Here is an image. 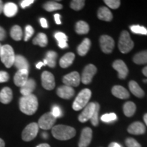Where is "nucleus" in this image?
<instances>
[{
    "mask_svg": "<svg viewBox=\"0 0 147 147\" xmlns=\"http://www.w3.org/2000/svg\"><path fill=\"white\" fill-rule=\"evenodd\" d=\"M113 68L118 71L119 78L125 79L128 74V68L126 64L122 60H116L113 64Z\"/></svg>",
    "mask_w": 147,
    "mask_h": 147,
    "instance_id": "2eb2a0df",
    "label": "nucleus"
},
{
    "mask_svg": "<svg viewBox=\"0 0 147 147\" xmlns=\"http://www.w3.org/2000/svg\"><path fill=\"white\" fill-rule=\"evenodd\" d=\"M40 24H41V26L44 28H47L48 27L47 21L45 18H40Z\"/></svg>",
    "mask_w": 147,
    "mask_h": 147,
    "instance_id": "49530a36",
    "label": "nucleus"
},
{
    "mask_svg": "<svg viewBox=\"0 0 147 147\" xmlns=\"http://www.w3.org/2000/svg\"><path fill=\"white\" fill-rule=\"evenodd\" d=\"M1 48H2V46H1V44H0V54H1Z\"/></svg>",
    "mask_w": 147,
    "mask_h": 147,
    "instance_id": "13d9d810",
    "label": "nucleus"
},
{
    "mask_svg": "<svg viewBox=\"0 0 147 147\" xmlns=\"http://www.w3.org/2000/svg\"><path fill=\"white\" fill-rule=\"evenodd\" d=\"M34 2V0H23V1H22V2L21 3V6L22 7V8L25 9V8H27V7L32 5Z\"/></svg>",
    "mask_w": 147,
    "mask_h": 147,
    "instance_id": "c03bdc74",
    "label": "nucleus"
},
{
    "mask_svg": "<svg viewBox=\"0 0 147 147\" xmlns=\"http://www.w3.org/2000/svg\"><path fill=\"white\" fill-rule=\"evenodd\" d=\"M34 34V29L31 25H27L25 27V41L27 42L30 39L31 37Z\"/></svg>",
    "mask_w": 147,
    "mask_h": 147,
    "instance_id": "ea45409f",
    "label": "nucleus"
},
{
    "mask_svg": "<svg viewBox=\"0 0 147 147\" xmlns=\"http://www.w3.org/2000/svg\"><path fill=\"white\" fill-rule=\"evenodd\" d=\"M57 54L55 51H49L46 54V57L44 59L43 63L45 65H47L50 67H55L56 65V60Z\"/></svg>",
    "mask_w": 147,
    "mask_h": 147,
    "instance_id": "a878e982",
    "label": "nucleus"
},
{
    "mask_svg": "<svg viewBox=\"0 0 147 147\" xmlns=\"http://www.w3.org/2000/svg\"><path fill=\"white\" fill-rule=\"evenodd\" d=\"M9 80V74L6 71H0V83L5 82Z\"/></svg>",
    "mask_w": 147,
    "mask_h": 147,
    "instance_id": "37998d69",
    "label": "nucleus"
},
{
    "mask_svg": "<svg viewBox=\"0 0 147 147\" xmlns=\"http://www.w3.org/2000/svg\"><path fill=\"white\" fill-rule=\"evenodd\" d=\"M14 65L18 70H21V69H27V70H28L29 66L28 61H27L26 59L20 55H15Z\"/></svg>",
    "mask_w": 147,
    "mask_h": 147,
    "instance_id": "412c9836",
    "label": "nucleus"
},
{
    "mask_svg": "<svg viewBox=\"0 0 147 147\" xmlns=\"http://www.w3.org/2000/svg\"><path fill=\"white\" fill-rule=\"evenodd\" d=\"M75 58V55L72 53H68L64 55L59 61V65L62 68H67L72 64Z\"/></svg>",
    "mask_w": 147,
    "mask_h": 147,
    "instance_id": "5701e85b",
    "label": "nucleus"
},
{
    "mask_svg": "<svg viewBox=\"0 0 147 147\" xmlns=\"http://www.w3.org/2000/svg\"><path fill=\"white\" fill-rule=\"evenodd\" d=\"M43 8L45 10L48 11V12H53V11L62 9L63 5L56 2V1H49V2H47L44 4Z\"/></svg>",
    "mask_w": 147,
    "mask_h": 147,
    "instance_id": "72a5a7b5",
    "label": "nucleus"
},
{
    "mask_svg": "<svg viewBox=\"0 0 147 147\" xmlns=\"http://www.w3.org/2000/svg\"><path fill=\"white\" fill-rule=\"evenodd\" d=\"M0 147H5V142L1 138H0Z\"/></svg>",
    "mask_w": 147,
    "mask_h": 147,
    "instance_id": "5fc2aeb1",
    "label": "nucleus"
},
{
    "mask_svg": "<svg viewBox=\"0 0 147 147\" xmlns=\"http://www.w3.org/2000/svg\"><path fill=\"white\" fill-rule=\"evenodd\" d=\"M99 112H100V105L98 103H95V109L93 115L92 116L91 119H90L91 121V123L93 126H97L99 123Z\"/></svg>",
    "mask_w": 147,
    "mask_h": 147,
    "instance_id": "f704fd0d",
    "label": "nucleus"
},
{
    "mask_svg": "<svg viewBox=\"0 0 147 147\" xmlns=\"http://www.w3.org/2000/svg\"><path fill=\"white\" fill-rule=\"evenodd\" d=\"M6 37V32L5 29L0 26V41H3Z\"/></svg>",
    "mask_w": 147,
    "mask_h": 147,
    "instance_id": "a18cd8bd",
    "label": "nucleus"
},
{
    "mask_svg": "<svg viewBox=\"0 0 147 147\" xmlns=\"http://www.w3.org/2000/svg\"><path fill=\"white\" fill-rule=\"evenodd\" d=\"M55 38L57 40L58 45L61 49H65L68 47L67 43V37L65 34L62 32H57L55 34Z\"/></svg>",
    "mask_w": 147,
    "mask_h": 147,
    "instance_id": "c85d7f7f",
    "label": "nucleus"
},
{
    "mask_svg": "<svg viewBox=\"0 0 147 147\" xmlns=\"http://www.w3.org/2000/svg\"><path fill=\"white\" fill-rule=\"evenodd\" d=\"M36 86V83L34 79H28V80L26 82V83L24 84L23 87H21L20 92H21V93L23 95V96L31 95L32 94V92L34 91Z\"/></svg>",
    "mask_w": 147,
    "mask_h": 147,
    "instance_id": "a211bd4d",
    "label": "nucleus"
},
{
    "mask_svg": "<svg viewBox=\"0 0 147 147\" xmlns=\"http://www.w3.org/2000/svg\"><path fill=\"white\" fill-rule=\"evenodd\" d=\"M36 147H51L50 145L47 144V143H44V144H40L38 145Z\"/></svg>",
    "mask_w": 147,
    "mask_h": 147,
    "instance_id": "603ef678",
    "label": "nucleus"
},
{
    "mask_svg": "<svg viewBox=\"0 0 147 147\" xmlns=\"http://www.w3.org/2000/svg\"><path fill=\"white\" fill-rule=\"evenodd\" d=\"M131 31L134 34H141V35H147V29L144 27L140 26V25H132L130 27Z\"/></svg>",
    "mask_w": 147,
    "mask_h": 147,
    "instance_id": "c9c22d12",
    "label": "nucleus"
},
{
    "mask_svg": "<svg viewBox=\"0 0 147 147\" xmlns=\"http://www.w3.org/2000/svg\"><path fill=\"white\" fill-rule=\"evenodd\" d=\"M134 46V42L130 38L129 34L127 31H123L119 40L118 47L119 51L123 54L128 53L133 49Z\"/></svg>",
    "mask_w": 147,
    "mask_h": 147,
    "instance_id": "39448f33",
    "label": "nucleus"
},
{
    "mask_svg": "<svg viewBox=\"0 0 147 147\" xmlns=\"http://www.w3.org/2000/svg\"><path fill=\"white\" fill-rule=\"evenodd\" d=\"M133 61L138 65H143L147 63V50L141 51L134 55Z\"/></svg>",
    "mask_w": 147,
    "mask_h": 147,
    "instance_id": "c756f323",
    "label": "nucleus"
},
{
    "mask_svg": "<svg viewBox=\"0 0 147 147\" xmlns=\"http://www.w3.org/2000/svg\"><path fill=\"white\" fill-rule=\"evenodd\" d=\"M125 144L127 147H142L139 142H138L135 139L132 138H129L126 139Z\"/></svg>",
    "mask_w": 147,
    "mask_h": 147,
    "instance_id": "a19ab883",
    "label": "nucleus"
},
{
    "mask_svg": "<svg viewBox=\"0 0 147 147\" xmlns=\"http://www.w3.org/2000/svg\"><path fill=\"white\" fill-rule=\"evenodd\" d=\"M97 17L104 21H111L113 19V14L106 7H101L97 11Z\"/></svg>",
    "mask_w": 147,
    "mask_h": 147,
    "instance_id": "b1692460",
    "label": "nucleus"
},
{
    "mask_svg": "<svg viewBox=\"0 0 147 147\" xmlns=\"http://www.w3.org/2000/svg\"><path fill=\"white\" fill-rule=\"evenodd\" d=\"M10 36L16 41H20L23 37V32L21 27L18 25H14L11 28Z\"/></svg>",
    "mask_w": 147,
    "mask_h": 147,
    "instance_id": "2f4dec72",
    "label": "nucleus"
},
{
    "mask_svg": "<svg viewBox=\"0 0 147 147\" xmlns=\"http://www.w3.org/2000/svg\"><path fill=\"white\" fill-rule=\"evenodd\" d=\"M0 58L1 62L4 64L7 68L12 67L14 65V59H15V55L12 47L8 45L2 46Z\"/></svg>",
    "mask_w": 147,
    "mask_h": 147,
    "instance_id": "20e7f679",
    "label": "nucleus"
},
{
    "mask_svg": "<svg viewBox=\"0 0 147 147\" xmlns=\"http://www.w3.org/2000/svg\"><path fill=\"white\" fill-rule=\"evenodd\" d=\"M19 108L25 115H34L38 108V98L34 94L21 97L19 100Z\"/></svg>",
    "mask_w": 147,
    "mask_h": 147,
    "instance_id": "f257e3e1",
    "label": "nucleus"
},
{
    "mask_svg": "<svg viewBox=\"0 0 147 147\" xmlns=\"http://www.w3.org/2000/svg\"><path fill=\"white\" fill-rule=\"evenodd\" d=\"M45 65V64H44L43 62H39V63H38L36 64V68L38 69H40L42 67V66Z\"/></svg>",
    "mask_w": 147,
    "mask_h": 147,
    "instance_id": "8fccbe9b",
    "label": "nucleus"
},
{
    "mask_svg": "<svg viewBox=\"0 0 147 147\" xmlns=\"http://www.w3.org/2000/svg\"><path fill=\"white\" fill-rule=\"evenodd\" d=\"M42 85L45 89L51 91L55 87V77L52 73L45 71L42 74Z\"/></svg>",
    "mask_w": 147,
    "mask_h": 147,
    "instance_id": "9d476101",
    "label": "nucleus"
},
{
    "mask_svg": "<svg viewBox=\"0 0 147 147\" xmlns=\"http://www.w3.org/2000/svg\"><path fill=\"white\" fill-rule=\"evenodd\" d=\"M142 73L145 76L147 77V66H146V67H144V68H143Z\"/></svg>",
    "mask_w": 147,
    "mask_h": 147,
    "instance_id": "864d4df0",
    "label": "nucleus"
},
{
    "mask_svg": "<svg viewBox=\"0 0 147 147\" xmlns=\"http://www.w3.org/2000/svg\"><path fill=\"white\" fill-rule=\"evenodd\" d=\"M42 137H43L45 139H47L48 138V134L47 133H43L42 134Z\"/></svg>",
    "mask_w": 147,
    "mask_h": 147,
    "instance_id": "4d7b16f0",
    "label": "nucleus"
},
{
    "mask_svg": "<svg viewBox=\"0 0 147 147\" xmlns=\"http://www.w3.org/2000/svg\"><path fill=\"white\" fill-rule=\"evenodd\" d=\"M75 91L72 87L67 85H63L59 87L57 90V94L61 98L69 100L74 95Z\"/></svg>",
    "mask_w": 147,
    "mask_h": 147,
    "instance_id": "dca6fc26",
    "label": "nucleus"
},
{
    "mask_svg": "<svg viewBox=\"0 0 147 147\" xmlns=\"http://www.w3.org/2000/svg\"><path fill=\"white\" fill-rule=\"evenodd\" d=\"M100 43L101 49L106 54L111 53L115 47V41L111 37L107 35H103L100 37Z\"/></svg>",
    "mask_w": 147,
    "mask_h": 147,
    "instance_id": "1a4fd4ad",
    "label": "nucleus"
},
{
    "mask_svg": "<svg viewBox=\"0 0 147 147\" xmlns=\"http://www.w3.org/2000/svg\"><path fill=\"white\" fill-rule=\"evenodd\" d=\"M91 96V91L89 89H82L75 99L72 108L76 111L82 109L87 105Z\"/></svg>",
    "mask_w": 147,
    "mask_h": 147,
    "instance_id": "7ed1b4c3",
    "label": "nucleus"
},
{
    "mask_svg": "<svg viewBox=\"0 0 147 147\" xmlns=\"http://www.w3.org/2000/svg\"><path fill=\"white\" fill-rule=\"evenodd\" d=\"M75 30L78 34H87L89 32V25L86 22L80 21L76 23Z\"/></svg>",
    "mask_w": 147,
    "mask_h": 147,
    "instance_id": "473e14b6",
    "label": "nucleus"
},
{
    "mask_svg": "<svg viewBox=\"0 0 147 147\" xmlns=\"http://www.w3.org/2000/svg\"><path fill=\"white\" fill-rule=\"evenodd\" d=\"M56 122V118L51 113H45L40 117L38 121V126L42 129L48 130L53 127L55 123Z\"/></svg>",
    "mask_w": 147,
    "mask_h": 147,
    "instance_id": "0eeeda50",
    "label": "nucleus"
},
{
    "mask_svg": "<svg viewBox=\"0 0 147 147\" xmlns=\"http://www.w3.org/2000/svg\"><path fill=\"white\" fill-rule=\"evenodd\" d=\"M95 109V103H89L84 108L83 111L79 115L78 120L80 122L84 123L91 119Z\"/></svg>",
    "mask_w": 147,
    "mask_h": 147,
    "instance_id": "f8f14e48",
    "label": "nucleus"
},
{
    "mask_svg": "<svg viewBox=\"0 0 147 147\" xmlns=\"http://www.w3.org/2000/svg\"><path fill=\"white\" fill-rule=\"evenodd\" d=\"M60 15L59 14H55L54 15V18H55V21L57 25H61V22L60 20Z\"/></svg>",
    "mask_w": 147,
    "mask_h": 147,
    "instance_id": "de8ad7c7",
    "label": "nucleus"
},
{
    "mask_svg": "<svg viewBox=\"0 0 147 147\" xmlns=\"http://www.w3.org/2000/svg\"><path fill=\"white\" fill-rule=\"evenodd\" d=\"M136 110V104L132 102H127L123 106V113L127 117H132Z\"/></svg>",
    "mask_w": 147,
    "mask_h": 147,
    "instance_id": "7c9ffc66",
    "label": "nucleus"
},
{
    "mask_svg": "<svg viewBox=\"0 0 147 147\" xmlns=\"http://www.w3.org/2000/svg\"><path fill=\"white\" fill-rule=\"evenodd\" d=\"M108 147H121V146L117 142H112L110 143Z\"/></svg>",
    "mask_w": 147,
    "mask_h": 147,
    "instance_id": "09e8293b",
    "label": "nucleus"
},
{
    "mask_svg": "<svg viewBox=\"0 0 147 147\" xmlns=\"http://www.w3.org/2000/svg\"><path fill=\"white\" fill-rule=\"evenodd\" d=\"M32 42L34 45H38L41 47H45L48 44L47 35L43 34V33H40L35 37Z\"/></svg>",
    "mask_w": 147,
    "mask_h": 147,
    "instance_id": "cd10ccee",
    "label": "nucleus"
},
{
    "mask_svg": "<svg viewBox=\"0 0 147 147\" xmlns=\"http://www.w3.org/2000/svg\"><path fill=\"white\" fill-rule=\"evenodd\" d=\"M97 72V67L93 64H89L84 67L82 71V76L80 78V81L84 84L91 83L93 77Z\"/></svg>",
    "mask_w": 147,
    "mask_h": 147,
    "instance_id": "6e6552de",
    "label": "nucleus"
},
{
    "mask_svg": "<svg viewBox=\"0 0 147 147\" xmlns=\"http://www.w3.org/2000/svg\"><path fill=\"white\" fill-rule=\"evenodd\" d=\"M144 123H146V126H147V113L145 114L144 115Z\"/></svg>",
    "mask_w": 147,
    "mask_h": 147,
    "instance_id": "6e6d98bb",
    "label": "nucleus"
},
{
    "mask_svg": "<svg viewBox=\"0 0 147 147\" xmlns=\"http://www.w3.org/2000/svg\"><path fill=\"white\" fill-rule=\"evenodd\" d=\"M13 95H12V91L10 88L4 87L0 91V102L2 104H8L12 100Z\"/></svg>",
    "mask_w": 147,
    "mask_h": 147,
    "instance_id": "aec40b11",
    "label": "nucleus"
},
{
    "mask_svg": "<svg viewBox=\"0 0 147 147\" xmlns=\"http://www.w3.org/2000/svg\"><path fill=\"white\" fill-rule=\"evenodd\" d=\"M127 131L129 133L134 135H142L146 131V127L142 123L136 121L128 127Z\"/></svg>",
    "mask_w": 147,
    "mask_h": 147,
    "instance_id": "f3484780",
    "label": "nucleus"
},
{
    "mask_svg": "<svg viewBox=\"0 0 147 147\" xmlns=\"http://www.w3.org/2000/svg\"><path fill=\"white\" fill-rule=\"evenodd\" d=\"M143 82H147V79H145V80H143Z\"/></svg>",
    "mask_w": 147,
    "mask_h": 147,
    "instance_id": "bf43d9fd",
    "label": "nucleus"
},
{
    "mask_svg": "<svg viewBox=\"0 0 147 147\" xmlns=\"http://www.w3.org/2000/svg\"><path fill=\"white\" fill-rule=\"evenodd\" d=\"M3 1H1V0H0V14H1V12H3Z\"/></svg>",
    "mask_w": 147,
    "mask_h": 147,
    "instance_id": "3c124183",
    "label": "nucleus"
},
{
    "mask_svg": "<svg viewBox=\"0 0 147 147\" xmlns=\"http://www.w3.org/2000/svg\"><path fill=\"white\" fill-rule=\"evenodd\" d=\"M92 129L89 127H85L82 130L80 140L78 142L79 147H88L92 139Z\"/></svg>",
    "mask_w": 147,
    "mask_h": 147,
    "instance_id": "ddd939ff",
    "label": "nucleus"
},
{
    "mask_svg": "<svg viewBox=\"0 0 147 147\" xmlns=\"http://www.w3.org/2000/svg\"><path fill=\"white\" fill-rule=\"evenodd\" d=\"M52 113V115L54 116L55 118H59L62 116V111L61 109L58 106H54L52 108V111L51 112Z\"/></svg>",
    "mask_w": 147,
    "mask_h": 147,
    "instance_id": "79ce46f5",
    "label": "nucleus"
},
{
    "mask_svg": "<svg viewBox=\"0 0 147 147\" xmlns=\"http://www.w3.org/2000/svg\"><path fill=\"white\" fill-rule=\"evenodd\" d=\"M84 3H85V1H82V0H74V1H71L70 7L73 10L78 11L83 8Z\"/></svg>",
    "mask_w": 147,
    "mask_h": 147,
    "instance_id": "e433bc0d",
    "label": "nucleus"
},
{
    "mask_svg": "<svg viewBox=\"0 0 147 147\" xmlns=\"http://www.w3.org/2000/svg\"><path fill=\"white\" fill-rule=\"evenodd\" d=\"M39 130V126L36 123H32L25 127L22 132V139L25 142H29L36 137Z\"/></svg>",
    "mask_w": 147,
    "mask_h": 147,
    "instance_id": "423d86ee",
    "label": "nucleus"
},
{
    "mask_svg": "<svg viewBox=\"0 0 147 147\" xmlns=\"http://www.w3.org/2000/svg\"><path fill=\"white\" fill-rule=\"evenodd\" d=\"M29 71L27 69H21L16 71L14 76V82L17 87H23L28 80Z\"/></svg>",
    "mask_w": 147,
    "mask_h": 147,
    "instance_id": "4468645a",
    "label": "nucleus"
},
{
    "mask_svg": "<svg viewBox=\"0 0 147 147\" xmlns=\"http://www.w3.org/2000/svg\"><path fill=\"white\" fill-rule=\"evenodd\" d=\"M90 47H91V40L89 38H85L82 42V43L77 48V51L79 55L80 56H84L87 54L88 51H89Z\"/></svg>",
    "mask_w": 147,
    "mask_h": 147,
    "instance_id": "bb28decb",
    "label": "nucleus"
},
{
    "mask_svg": "<svg viewBox=\"0 0 147 147\" xmlns=\"http://www.w3.org/2000/svg\"><path fill=\"white\" fill-rule=\"evenodd\" d=\"M63 82L69 87H78L80 82V76L78 72L73 71L65 75L63 78Z\"/></svg>",
    "mask_w": 147,
    "mask_h": 147,
    "instance_id": "9b49d317",
    "label": "nucleus"
},
{
    "mask_svg": "<svg viewBox=\"0 0 147 147\" xmlns=\"http://www.w3.org/2000/svg\"><path fill=\"white\" fill-rule=\"evenodd\" d=\"M112 93L114 96L119 99H127L129 97V93L127 90L120 85H116L112 89Z\"/></svg>",
    "mask_w": 147,
    "mask_h": 147,
    "instance_id": "6ab92c4d",
    "label": "nucleus"
},
{
    "mask_svg": "<svg viewBox=\"0 0 147 147\" xmlns=\"http://www.w3.org/2000/svg\"><path fill=\"white\" fill-rule=\"evenodd\" d=\"M104 2L109 8L112 9H117L121 4V1L119 0H106Z\"/></svg>",
    "mask_w": 147,
    "mask_h": 147,
    "instance_id": "58836bf2",
    "label": "nucleus"
},
{
    "mask_svg": "<svg viewBox=\"0 0 147 147\" xmlns=\"http://www.w3.org/2000/svg\"><path fill=\"white\" fill-rule=\"evenodd\" d=\"M3 12L7 17H12L17 13L18 7L14 3L8 2L3 5Z\"/></svg>",
    "mask_w": 147,
    "mask_h": 147,
    "instance_id": "4be33fe9",
    "label": "nucleus"
},
{
    "mask_svg": "<svg viewBox=\"0 0 147 147\" xmlns=\"http://www.w3.org/2000/svg\"><path fill=\"white\" fill-rule=\"evenodd\" d=\"M76 134L74 128L63 125H57L52 128L53 137L59 140H67L74 137Z\"/></svg>",
    "mask_w": 147,
    "mask_h": 147,
    "instance_id": "f03ea898",
    "label": "nucleus"
},
{
    "mask_svg": "<svg viewBox=\"0 0 147 147\" xmlns=\"http://www.w3.org/2000/svg\"><path fill=\"white\" fill-rule=\"evenodd\" d=\"M117 119V117L115 113H109V114H105V115H102L101 117V120L103 122L105 123H110L115 121Z\"/></svg>",
    "mask_w": 147,
    "mask_h": 147,
    "instance_id": "4c0bfd02",
    "label": "nucleus"
},
{
    "mask_svg": "<svg viewBox=\"0 0 147 147\" xmlns=\"http://www.w3.org/2000/svg\"><path fill=\"white\" fill-rule=\"evenodd\" d=\"M129 90L136 97H139V98H142L144 96V92L143 90L141 89L139 84L137 83L136 81L131 80L129 83Z\"/></svg>",
    "mask_w": 147,
    "mask_h": 147,
    "instance_id": "393cba45",
    "label": "nucleus"
}]
</instances>
